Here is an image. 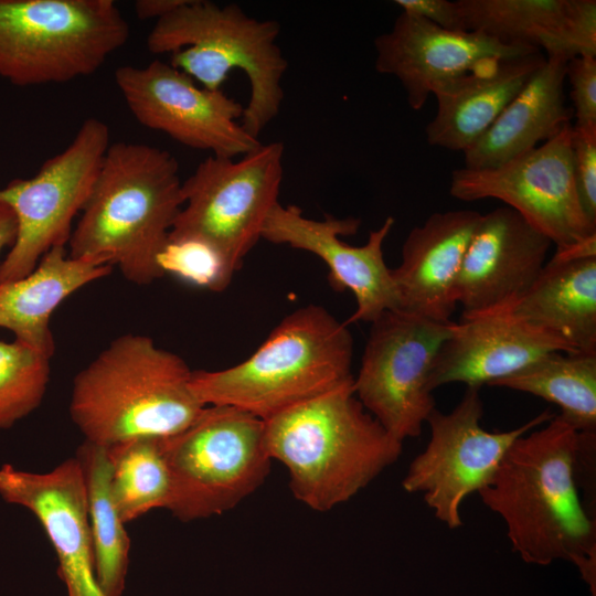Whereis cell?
Returning <instances> with one entry per match:
<instances>
[{"instance_id":"6da1fadb","label":"cell","mask_w":596,"mask_h":596,"mask_svg":"<svg viewBox=\"0 0 596 596\" xmlns=\"http://www.w3.org/2000/svg\"><path fill=\"white\" fill-rule=\"evenodd\" d=\"M579 444L581 432L554 415L515 439L479 494L503 520L512 551L524 562L570 561L595 595L596 521L579 498Z\"/></svg>"},{"instance_id":"7a4b0ae2","label":"cell","mask_w":596,"mask_h":596,"mask_svg":"<svg viewBox=\"0 0 596 596\" xmlns=\"http://www.w3.org/2000/svg\"><path fill=\"white\" fill-rule=\"evenodd\" d=\"M182 205L179 164L169 151L110 143L71 233L68 255L117 265L128 281L151 284L164 275L159 256Z\"/></svg>"},{"instance_id":"3957f363","label":"cell","mask_w":596,"mask_h":596,"mask_svg":"<svg viewBox=\"0 0 596 596\" xmlns=\"http://www.w3.org/2000/svg\"><path fill=\"white\" fill-rule=\"evenodd\" d=\"M353 379L264 422L266 450L289 475L297 500L319 512L349 501L402 453L363 407Z\"/></svg>"},{"instance_id":"277c9868","label":"cell","mask_w":596,"mask_h":596,"mask_svg":"<svg viewBox=\"0 0 596 596\" xmlns=\"http://www.w3.org/2000/svg\"><path fill=\"white\" fill-rule=\"evenodd\" d=\"M192 370L143 334L114 339L74 377L73 423L84 440L110 447L140 437H170L205 407L191 389Z\"/></svg>"},{"instance_id":"5b68a950","label":"cell","mask_w":596,"mask_h":596,"mask_svg":"<svg viewBox=\"0 0 596 596\" xmlns=\"http://www.w3.org/2000/svg\"><path fill=\"white\" fill-rule=\"evenodd\" d=\"M352 359L348 324L308 305L287 315L243 362L192 371L191 389L205 406H233L266 421L351 381Z\"/></svg>"},{"instance_id":"8992f818","label":"cell","mask_w":596,"mask_h":596,"mask_svg":"<svg viewBox=\"0 0 596 596\" xmlns=\"http://www.w3.org/2000/svg\"><path fill=\"white\" fill-rule=\"evenodd\" d=\"M279 33L277 21L252 18L238 4L185 0L156 21L146 42L153 54L170 53L173 67L211 91L221 89L233 70L245 73L251 94L241 125L258 139L284 100L288 62Z\"/></svg>"},{"instance_id":"52a82bcc","label":"cell","mask_w":596,"mask_h":596,"mask_svg":"<svg viewBox=\"0 0 596 596\" xmlns=\"http://www.w3.org/2000/svg\"><path fill=\"white\" fill-rule=\"evenodd\" d=\"M129 34L113 0H0V77L34 86L88 76Z\"/></svg>"},{"instance_id":"ba28073f","label":"cell","mask_w":596,"mask_h":596,"mask_svg":"<svg viewBox=\"0 0 596 596\" xmlns=\"http://www.w3.org/2000/svg\"><path fill=\"white\" fill-rule=\"evenodd\" d=\"M171 478L167 504L183 522L235 508L267 478L264 422L240 408L207 405L180 433L163 439Z\"/></svg>"},{"instance_id":"9c48e42d","label":"cell","mask_w":596,"mask_h":596,"mask_svg":"<svg viewBox=\"0 0 596 596\" xmlns=\"http://www.w3.org/2000/svg\"><path fill=\"white\" fill-rule=\"evenodd\" d=\"M284 143H260L240 160L209 156L182 181L183 205L169 240H196L212 247L234 275L262 238L278 202Z\"/></svg>"},{"instance_id":"30bf717a","label":"cell","mask_w":596,"mask_h":596,"mask_svg":"<svg viewBox=\"0 0 596 596\" xmlns=\"http://www.w3.org/2000/svg\"><path fill=\"white\" fill-rule=\"evenodd\" d=\"M109 145V127L87 118L72 142L35 175L0 189V201L17 220L14 243L0 262V284L29 275L52 247L68 243L73 220L91 195Z\"/></svg>"},{"instance_id":"8fae6325","label":"cell","mask_w":596,"mask_h":596,"mask_svg":"<svg viewBox=\"0 0 596 596\" xmlns=\"http://www.w3.org/2000/svg\"><path fill=\"white\" fill-rule=\"evenodd\" d=\"M455 322H438L400 309L371 322L353 392L394 439L417 437L436 408L428 379Z\"/></svg>"},{"instance_id":"7c38bea8","label":"cell","mask_w":596,"mask_h":596,"mask_svg":"<svg viewBox=\"0 0 596 596\" xmlns=\"http://www.w3.org/2000/svg\"><path fill=\"white\" fill-rule=\"evenodd\" d=\"M479 390L467 386L449 413L433 409L426 421L429 441L413 459L402 481L405 491L422 493L435 517L449 529L462 525V502L490 485L515 439L554 416L545 409L514 429L489 432L480 424L483 403Z\"/></svg>"},{"instance_id":"4fadbf2b","label":"cell","mask_w":596,"mask_h":596,"mask_svg":"<svg viewBox=\"0 0 596 596\" xmlns=\"http://www.w3.org/2000/svg\"><path fill=\"white\" fill-rule=\"evenodd\" d=\"M572 125L541 146L489 169H456L449 194L460 201H502L562 248L596 235L583 212L573 174Z\"/></svg>"},{"instance_id":"5bb4252c","label":"cell","mask_w":596,"mask_h":596,"mask_svg":"<svg viewBox=\"0 0 596 596\" xmlns=\"http://www.w3.org/2000/svg\"><path fill=\"white\" fill-rule=\"evenodd\" d=\"M115 82L139 124L183 146L234 159L262 143L237 121L244 113L240 102L222 89L198 86L170 63L120 66Z\"/></svg>"},{"instance_id":"9a60e30c","label":"cell","mask_w":596,"mask_h":596,"mask_svg":"<svg viewBox=\"0 0 596 596\" xmlns=\"http://www.w3.org/2000/svg\"><path fill=\"white\" fill-rule=\"evenodd\" d=\"M394 223V217L387 216L379 228L370 232L364 245L352 246L340 236L354 235L360 219L313 220L306 217L297 205L277 203L263 227L262 240L321 258L329 268L331 287L339 291L348 289L355 297L356 309L345 323H371L383 312L400 309L392 268L383 256V244Z\"/></svg>"},{"instance_id":"2e32d148","label":"cell","mask_w":596,"mask_h":596,"mask_svg":"<svg viewBox=\"0 0 596 596\" xmlns=\"http://www.w3.org/2000/svg\"><path fill=\"white\" fill-rule=\"evenodd\" d=\"M375 70L395 77L406 100L419 110L430 94L454 79L492 63L535 53L477 31L440 28L421 17L401 12L389 32L374 40Z\"/></svg>"},{"instance_id":"e0dca14e","label":"cell","mask_w":596,"mask_h":596,"mask_svg":"<svg viewBox=\"0 0 596 596\" xmlns=\"http://www.w3.org/2000/svg\"><path fill=\"white\" fill-rule=\"evenodd\" d=\"M552 245L509 206L481 214L455 285L462 319L508 311L536 280Z\"/></svg>"},{"instance_id":"ac0fdd59","label":"cell","mask_w":596,"mask_h":596,"mask_svg":"<svg viewBox=\"0 0 596 596\" xmlns=\"http://www.w3.org/2000/svg\"><path fill=\"white\" fill-rule=\"evenodd\" d=\"M0 496L38 519L55 551L67 596H105L96 576L86 491L76 457L47 472L3 465Z\"/></svg>"},{"instance_id":"d6986e66","label":"cell","mask_w":596,"mask_h":596,"mask_svg":"<svg viewBox=\"0 0 596 596\" xmlns=\"http://www.w3.org/2000/svg\"><path fill=\"white\" fill-rule=\"evenodd\" d=\"M552 352L575 353L558 337L510 311L455 322L428 379L430 392L448 383L480 389L508 377Z\"/></svg>"},{"instance_id":"ffe728a7","label":"cell","mask_w":596,"mask_h":596,"mask_svg":"<svg viewBox=\"0 0 596 596\" xmlns=\"http://www.w3.org/2000/svg\"><path fill=\"white\" fill-rule=\"evenodd\" d=\"M480 217L472 210L437 212L409 231L401 263L392 268L400 310L450 321L457 306L456 280Z\"/></svg>"},{"instance_id":"44dd1931","label":"cell","mask_w":596,"mask_h":596,"mask_svg":"<svg viewBox=\"0 0 596 596\" xmlns=\"http://www.w3.org/2000/svg\"><path fill=\"white\" fill-rule=\"evenodd\" d=\"M460 31L546 51L567 61L596 56L595 0H457Z\"/></svg>"},{"instance_id":"7402d4cb","label":"cell","mask_w":596,"mask_h":596,"mask_svg":"<svg viewBox=\"0 0 596 596\" xmlns=\"http://www.w3.org/2000/svg\"><path fill=\"white\" fill-rule=\"evenodd\" d=\"M545 61L541 51L502 60L437 89V111L426 126L428 143L469 149Z\"/></svg>"},{"instance_id":"603a6c76","label":"cell","mask_w":596,"mask_h":596,"mask_svg":"<svg viewBox=\"0 0 596 596\" xmlns=\"http://www.w3.org/2000/svg\"><path fill=\"white\" fill-rule=\"evenodd\" d=\"M567 60L546 56L488 130L466 151L465 168L489 169L556 136L573 117L565 105Z\"/></svg>"},{"instance_id":"cb8c5ba5","label":"cell","mask_w":596,"mask_h":596,"mask_svg":"<svg viewBox=\"0 0 596 596\" xmlns=\"http://www.w3.org/2000/svg\"><path fill=\"white\" fill-rule=\"evenodd\" d=\"M113 266L95 258H73L65 246L52 247L29 275L0 284V328L52 356L55 351L50 320L72 294L104 278Z\"/></svg>"},{"instance_id":"d4e9b609","label":"cell","mask_w":596,"mask_h":596,"mask_svg":"<svg viewBox=\"0 0 596 596\" xmlns=\"http://www.w3.org/2000/svg\"><path fill=\"white\" fill-rule=\"evenodd\" d=\"M562 339L576 352H596V256L551 257L508 310Z\"/></svg>"},{"instance_id":"484cf974","label":"cell","mask_w":596,"mask_h":596,"mask_svg":"<svg viewBox=\"0 0 596 596\" xmlns=\"http://www.w3.org/2000/svg\"><path fill=\"white\" fill-rule=\"evenodd\" d=\"M85 485L93 539L95 570L105 596H121L129 566L130 539L111 492V461L108 450L89 441L77 448Z\"/></svg>"},{"instance_id":"4316f807","label":"cell","mask_w":596,"mask_h":596,"mask_svg":"<svg viewBox=\"0 0 596 596\" xmlns=\"http://www.w3.org/2000/svg\"><path fill=\"white\" fill-rule=\"evenodd\" d=\"M491 386L541 397L577 432L596 433V352H552Z\"/></svg>"},{"instance_id":"83f0119b","label":"cell","mask_w":596,"mask_h":596,"mask_svg":"<svg viewBox=\"0 0 596 596\" xmlns=\"http://www.w3.org/2000/svg\"><path fill=\"white\" fill-rule=\"evenodd\" d=\"M163 439L140 437L106 447L111 461V492L124 523L167 508L171 478Z\"/></svg>"},{"instance_id":"f1b7e54d","label":"cell","mask_w":596,"mask_h":596,"mask_svg":"<svg viewBox=\"0 0 596 596\" xmlns=\"http://www.w3.org/2000/svg\"><path fill=\"white\" fill-rule=\"evenodd\" d=\"M51 358L20 340H0V429L40 406L50 381Z\"/></svg>"},{"instance_id":"f546056e","label":"cell","mask_w":596,"mask_h":596,"mask_svg":"<svg viewBox=\"0 0 596 596\" xmlns=\"http://www.w3.org/2000/svg\"><path fill=\"white\" fill-rule=\"evenodd\" d=\"M159 265L164 274L213 291L224 290L233 277L217 252L196 240H168Z\"/></svg>"},{"instance_id":"4dcf8cb0","label":"cell","mask_w":596,"mask_h":596,"mask_svg":"<svg viewBox=\"0 0 596 596\" xmlns=\"http://www.w3.org/2000/svg\"><path fill=\"white\" fill-rule=\"evenodd\" d=\"M572 164L583 212L596 225V125H572Z\"/></svg>"},{"instance_id":"1f68e13d","label":"cell","mask_w":596,"mask_h":596,"mask_svg":"<svg viewBox=\"0 0 596 596\" xmlns=\"http://www.w3.org/2000/svg\"><path fill=\"white\" fill-rule=\"evenodd\" d=\"M565 77L571 85L575 126L596 125V56H576L567 61Z\"/></svg>"},{"instance_id":"d6a6232c","label":"cell","mask_w":596,"mask_h":596,"mask_svg":"<svg viewBox=\"0 0 596 596\" xmlns=\"http://www.w3.org/2000/svg\"><path fill=\"white\" fill-rule=\"evenodd\" d=\"M402 12L421 17L440 28L459 30V18L455 1L448 0H395Z\"/></svg>"},{"instance_id":"836d02e7","label":"cell","mask_w":596,"mask_h":596,"mask_svg":"<svg viewBox=\"0 0 596 596\" xmlns=\"http://www.w3.org/2000/svg\"><path fill=\"white\" fill-rule=\"evenodd\" d=\"M185 0H138L135 2V13L140 20L156 19L157 21L169 14Z\"/></svg>"},{"instance_id":"e575fe53","label":"cell","mask_w":596,"mask_h":596,"mask_svg":"<svg viewBox=\"0 0 596 596\" xmlns=\"http://www.w3.org/2000/svg\"><path fill=\"white\" fill-rule=\"evenodd\" d=\"M17 236V220L12 210L0 201V254L11 247Z\"/></svg>"}]
</instances>
